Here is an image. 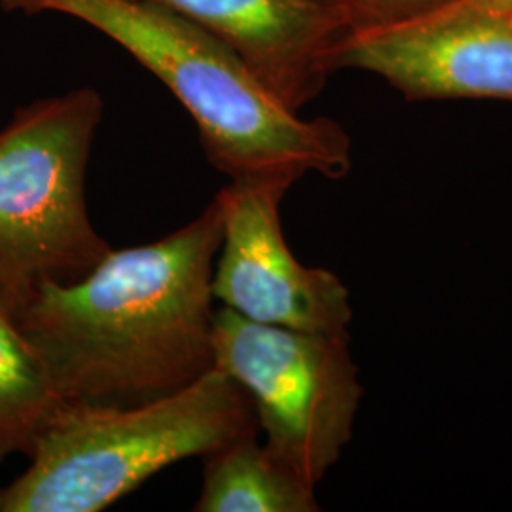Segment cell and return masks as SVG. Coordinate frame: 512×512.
<instances>
[{"instance_id": "8992f818", "label": "cell", "mask_w": 512, "mask_h": 512, "mask_svg": "<svg viewBox=\"0 0 512 512\" xmlns=\"http://www.w3.org/2000/svg\"><path fill=\"white\" fill-rule=\"evenodd\" d=\"M293 184L281 177L238 179L215 196L222 239L213 298L256 323L349 334L348 287L329 270L304 266L283 234L279 209Z\"/></svg>"}, {"instance_id": "277c9868", "label": "cell", "mask_w": 512, "mask_h": 512, "mask_svg": "<svg viewBox=\"0 0 512 512\" xmlns=\"http://www.w3.org/2000/svg\"><path fill=\"white\" fill-rule=\"evenodd\" d=\"M101 116L99 92L80 88L16 110L0 131V308L10 317L42 279L71 283L110 253L86 203Z\"/></svg>"}, {"instance_id": "8fae6325", "label": "cell", "mask_w": 512, "mask_h": 512, "mask_svg": "<svg viewBox=\"0 0 512 512\" xmlns=\"http://www.w3.org/2000/svg\"><path fill=\"white\" fill-rule=\"evenodd\" d=\"M346 21L351 33L374 31L425 18L454 0H315Z\"/></svg>"}, {"instance_id": "7a4b0ae2", "label": "cell", "mask_w": 512, "mask_h": 512, "mask_svg": "<svg viewBox=\"0 0 512 512\" xmlns=\"http://www.w3.org/2000/svg\"><path fill=\"white\" fill-rule=\"evenodd\" d=\"M8 12L61 14L88 23L162 80L202 137L205 156L230 177L308 173L342 179L351 169L346 129L304 120L268 92L232 50L198 23L152 0H0Z\"/></svg>"}, {"instance_id": "30bf717a", "label": "cell", "mask_w": 512, "mask_h": 512, "mask_svg": "<svg viewBox=\"0 0 512 512\" xmlns=\"http://www.w3.org/2000/svg\"><path fill=\"white\" fill-rule=\"evenodd\" d=\"M61 406L44 359L0 308V461L12 454L31 456Z\"/></svg>"}, {"instance_id": "9c48e42d", "label": "cell", "mask_w": 512, "mask_h": 512, "mask_svg": "<svg viewBox=\"0 0 512 512\" xmlns=\"http://www.w3.org/2000/svg\"><path fill=\"white\" fill-rule=\"evenodd\" d=\"M198 512H315V486L296 475L256 437L205 456Z\"/></svg>"}, {"instance_id": "3957f363", "label": "cell", "mask_w": 512, "mask_h": 512, "mask_svg": "<svg viewBox=\"0 0 512 512\" xmlns=\"http://www.w3.org/2000/svg\"><path fill=\"white\" fill-rule=\"evenodd\" d=\"M258 431L251 397L217 366L147 403L63 404L31 465L0 490V512L105 511L165 467Z\"/></svg>"}, {"instance_id": "5b68a950", "label": "cell", "mask_w": 512, "mask_h": 512, "mask_svg": "<svg viewBox=\"0 0 512 512\" xmlns=\"http://www.w3.org/2000/svg\"><path fill=\"white\" fill-rule=\"evenodd\" d=\"M215 366L255 406L266 448L311 486L340 459L363 399L349 334H319L215 311Z\"/></svg>"}, {"instance_id": "ba28073f", "label": "cell", "mask_w": 512, "mask_h": 512, "mask_svg": "<svg viewBox=\"0 0 512 512\" xmlns=\"http://www.w3.org/2000/svg\"><path fill=\"white\" fill-rule=\"evenodd\" d=\"M232 50L279 103L300 112L338 71L346 21L315 0H152Z\"/></svg>"}, {"instance_id": "7c38bea8", "label": "cell", "mask_w": 512, "mask_h": 512, "mask_svg": "<svg viewBox=\"0 0 512 512\" xmlns=\"http://www.w3.org/2000/svg\"><path fill=\"white\" fill-rule=\"evenodd\" d=\"M475 2L486 6V8H492V10H499V8H505L512 4V0H475Z\"/></svg>"}, {"instance_id": "6da1fadb", "label": "cell", "mask_w": 512, "mask_h": 512, "mask_svg": "<svg viewBox=\"0 0 512 512\" xmlns=\"http://www.w3.org/2000/svg\"><path fill=\"white\" fill-rule=\"evenodd\" d=\"M220 239L213 200L165 238L110 249L76 281L38 283L12 319L63 404L147 403L215 368L211 279Z\"/></svg>"}, {"instance_id": "52a82bcc", "label": "cell", "mask_w": 512, "mask_h": 512, "mask_svg": "<svg viewBox=\"0 0 512 512\" xmlns=\"http://www.w3.org/2000/svg\"><path fill=\"white\" fill-rule=\"evenodd\" d=\"M340 69L376 74L408 101L512 103V29L475 0H454L410 23L349 33Z\"/></svg>"}]
</instances>
